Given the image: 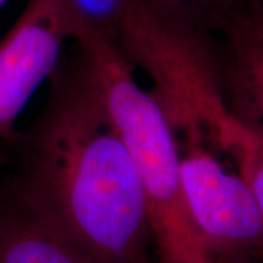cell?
<instances>
[{
    "instance_id": "1",
    "label": "cell",
    "mask_w": 263,
    "mask_h": 263,
    "mask_svg": "<svg viewBox=\"0 0 263 263\" xmlns=\"http://www.w3.org/2000/svg\"><path fill=\"white\" fill-rule=\"evenodd\" d=\"M48 82L8 186L94 263H149L154 240L141 180L78 48Z\"/></svg>"
},
{
    "instance_id": "2",
    "label": "cell",
    "mask_w": 263,
    "mask_h": 263,
    "mask_svg": "<svg viewBox=\"0 0 263 263\" xmlns=\"http://www.w3.org/2000/svg\"><path fill=\"white\" fill-rule=\"evenodd\" d=\"M70 29L135 162L158 263H214L186 206L177 138L161 104L139 85L110 37L84 22H72Z\"/></svg>"
},
{
    "instance_id": "3",
    "label": "cell",
    "mask_w": 263,
    "mask_h": 263,
    "mask_svg": "<svg viewBox=\"0 0 263 263\" xmlns=\"http://www.w3.org/2000/svg\"><path fill=\"white\" fill-rule=\"evenodd\" d=\"M105 35L132 66L139 65L151 76V92L174 132L195 127L211 138L228 107L192 21L162 10L152 0H129Z\"/></svg>"
},
{
    "instance_id": "4",
    "label": "cell",
    "mask_w": 263,
    "mask_h": 263,
    "mask_svg": "<svg viewBox=\"0 0 263 263\" xmlns=\"http://www.w3.org/2000/svg\"><path fill=\"white\" fill-rule=\"evenodd\" d=\"M180 177L190 218L209 257L237 263L263 256V215L243 177L218 160L199 129L174 132Z\"/></svg>"
},
{
    "instance_id": "5",
    "label": "cell",
    "mask_w": 263,
    "mask_h": 263,
    "mask_svg": "<svg viewBox=\"0 0 263 263\" xmlns=\"http://www.w3.org/2000/svg\"><path fill=\"white\" fill-rule=\"evenodd\" d=\"M70 38L66 0H29L0 40V146L29 100L56 70Z\"/></svg>"
},
{
    "instance_id": "6",
    "label": "cell",
    "mask_w": 263,
    "mask_h": 263,
    "mask_svg": "<svg viewBox=\"0 0 263 263\" xmlns=\"http://www.w3.org/2000/svg\"><path fill=\"white\" fill-rule=\"evenodd\" d=\"M0 263H94L8 184L0 190Z\"/></svg>"
},
{
    "instance_id": "7",
    "label": "cell",
    "mask_w": 263,
    "mask_h": 263,
    "mask_svg": "<svg viewBox=\"0 0 263 263\" xmlns=\"http://www.w3.org/2000/svg\"><path fill=\"white\" fill-rule=\"evenodd\" d=\"M216 18L226 31L237 89L263 120V6L231 2Z\"/></svg>"
},
{
    "instance_id": "8",
    "label": "cell",
    "mask_w": 263,
    "mask_h": 263,
    "mask_svg": "<svg viewBox=\"0 0 263 263\" xmlns=\"http://www.w3.org/2000/svg\"><path fill=\"white\" fill-rule=\"evenodd\" d=\"M211 142L234 162L237 173L253 192L263 215L262 127L228 110L215 124Z\"/></svg>"
},
{
    "instance_id": "9",
    "label": "cell",
    "mask_w": 263,
    "mask_h": 263,
    "mask_svg": "<svg viewBox=\"0 0 263 263\" xmlns=\"http://www.w3.org/2000/svg\"><path fill=\"white\" fill-rule=\"evenodd\" d=\"M152 2L162 10L177 15L180 18L189 19L192 22H193V12H196L200 8L203 9L208 6H214L216 18V15L231 3L228 0H152Z\"/></svg>"
},
{
    "instance_id": "10",
    "label": "cell",
    "mask_w": 263,
    "mask_h": 263,
    "mask_svg": "<svg viewBox=\"0 0 263 263\" xmlns=\"http://www.w3.org/2000/svg\"><path fill=\"white\" fill-rule=\"evenodd\" d=\"M6 2H8V0H0V9L5 6V3H6Z\"/></svg>"
}]
</instances>
